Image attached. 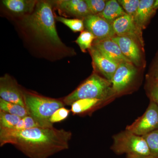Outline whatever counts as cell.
<instances>
[{
  "instance_id": "15",
  "label": "cell",
  "mask_w": 158,
  "mask_h": 158,
  "mask_svg": "<svg viewBox=\"0 0 158 158\" xmlns=\"http://www.w3.org/2000/svg\"><path fill=\"white\" fill-rule=\"evenodd\" d=\"M154 0H140V4L134 20L138 28L142 31L146 27L152 17L155 14L154 8Z\"/></svg>"
},
{
  "instance_id": "30",
  "label": "cell",
  "mask_w": 158,
  "mask_h": 158,
  "mask_svg": "<svg viewBox=\"0 0 158 158\" xmlns=\"http://www.w3.org/2000/svg\"><path fill=\"white\" fill-rule=\"evenodd\" d=\"M126 158H156L151 156H144L138 155H127Z\"/></svg>"
},
{
  "instance_id": "32",
  "label": "cell",
  "mask_w": 158,
  "mask_h": 158,
  "mask_svg": "<svg viewBox=\"0 0 158 158\" xmlns=\"http://www.w3.org/2000/svg\"><path fill=\"white\" fill-rule=\"evenodd\" d=\"M148 79H149L150 80H151V81H152L154 83L155 85H156V86L158 88V81H155V80H152V79L149 78H148Z\"/></svg>"
},
{
  "instance_id": "11",
  "label": "cell",
  "mask_w": 158,
  "mask_h": 158,
  "mask_svg": "<svg viewBox=\"0 0 158 158\" xmlns=\"http://www.w3.org/2000/svg\"><path fill=\"white\" fill-rule=\"evenodd\" d=\"M112 39L120 48L124 56L135 65L139 66L141 62L140 44L135 38L127 36H115Z\"/></svg>"
},
{
  "instance_id": "17",
  "label": "cell",
  "mask_w": 158,
  "mask_h": 158,
  "mask_svg": "<svg viewBox=\"0 0 158 158\" xmlns=\"http://www.w3.org/2000/svg\"><path fill=\"white\" fill-rule=\"evenodd\" d=\"M104 102L99 99H82L75 102L72 104L70 111L73 115H84L99 108Z\"/></svg>"
},
{
  "instance_id": "25",
  "label": "cell",
  "mask_w": 158,
  "mask_h": 158,
  "mask_svg": "<svg viewBox=\"0 0 158 158\" xmlns=\"http://www.w3.org/2000/svg\"><path fill=\"white\" fill-rule=\"evenodd\" d=\"M38 127L40 126L34 118L29 115H27L21 118L18 124L11 129L16 131H22Z\"/></svg>"
},
{
  "instance_id": "2",
  "label": "cell",
  "mask_w": 158,
  "mask_h": 158,
  "mask_svg": "<svg viewBox=\"0 0 158 158\" xmlns=\"http://www.w3.org/2000/svg\"><path fill=\"white\" fill-rule=\"evenodd\" d=\"M23 23L25 26L32 30L40 39L53 45H62L56 29L55 17L49 2L37 3L34 12L27 16Z\"/></svg>"
},
{
  "instance_id": "28",
  "label": "cell",
  "mask_w": 158,
  "mask_h": 158,
  "mask_svg": "<svg viewBox=\"0 0 158 158\" xmlns=\"http://www.w3.org/2000/svg\"><path fill=\"white\" fill-rule=\"evenodd\" d=\"M147 89L150 100L155 102L158 106V88L149 79H148Z\"/></svg>"
},
{
  "instance_id": "9",
  "label": "cell",
  "mask_w": 158,
  "mask_h": 158,
  "mask_svg": "<svg viewBox=\"0 0 158 158\" xmlns=\"http://www.w3.org/2000/svg\"><path fill=\"white\" fill-rule=\"evenodd\" d=\"M0 98L25 107L23 90L9 75H5L0 78Z\"/></svg>"
},
{
  "instance_id": "20",
  "label": "cell",
  "mask_w": 158,
  "mask_h": 158,
  "mask_svg": "<svg viewBox=\"0 0 158 158\" xmlns=\"http://www.w3.org/2000/svg\"><path fill=\"white\" fill-rule=\"evenodd\" d=\"M95 37L93 34L88 31H82L75 42L78 45L82 52H85L93 45Z\"/></svg>"
},
{
  "instance_id": "26",
  "label": "cell",
  "mask_w": 158,
  "mask_h": 158,
  "mask_svg": "<svg viewBox=\"0 0 158 158\" xmlns=\"http://www.w3.org/2000/svg\"><path fill=\"white\" fill-rule=\"evenodd\" d=\"M91 15H99L105 9L107 1L104 0H85Z\"/></svg>"
},
{
  "instance_id": "29",
  "label": "cell",
  "mask_w": 158,
  "mask_h": 158,
  "mask_svg": "<svg viewBox=\"0 0 158 158\" xmlns=\"http://www.w3.org/2000/svg\"><path fill=\"white\" fill-rule=\"evenodd\" d=\"M148 78L158 81V54L153 62Z\"/></svg>"
},
{
  "instance_id": "1",
  "label": "cell",
  "mask_w": 158,
  "mask_h": 158,
  "mask_svg": "<svg viewBox=\"0 0 158 158\" xmlns=\"http://www.w3.org/2000/svg\"><path fill=\"white\" fill-rule=\"evenodd\" d=\"M70 131L51 127L16 131L0 129V146L11 144L29 158H49L69 148Z\"/></svg>"
},
{
  "instance_id": "6",
  "label": "cell",
  "mask_w": 158,
  "mask_h": 158,
  "mask_svg": "<svg viewBox=\"0 0 158 158\" xmlns=\"http://www.w3.org/2000/svg\"><path fill=\"white\" fill-rule=\"evenodd\" d=\"M158 129V106L151 101L144 114L138 117L126 130L138 136H143Z\"/></svg>"
},
{
  "instance_id": "16",
  "label": "cell",
  "mask_w": 158,
  "mask_h": 158,
  "mask_svg": "<svg viewBox=\"0 0 158 158\" xmlns=\"http://www.w3.org/2000/svg\"><path fill=\"white\" fill-rule=\"evenodd\" d=\"M2 3L10 12L17 15L31 13L37 4V1L33 0H3Z\"/></svg>"
},
{
  "instance_id": "8",
  "label": "cell",
  "mask_w": 158,
  "mask_h": 158,
  "mask_svg": "<svg viewBox=\"0 0 158 158\" xmlns=\"http://www.w3.org/2000/svg\"><path fill=\"white\" fill-rule=\"evenodd\" d=\"M83 20L85 27L93 34L94 40L112 38L116 36L112 23L98 15H90Z\"/></svg>"
},
{
  "instance_id": "31",
  "label": "cell",
  "mask_w": 158,
  "mask_h": 158,
  "mask_svg": "<svg viewBox=\"0 0 158 158\" xmlns=\"http://www.w3.org/2000/svg\"><path fill=\"white\" fill-rule=\"evenodd\" d=\"M154 8L156 10L158 9V0L155 1L154 4Z\"/></svg>"
},
{
  "instance_id": "27",
  "label": "cell",
  "mask_w": 158,
  "mask_h": 158,
  "mask_svg": "<svg viewBox=\"0 0 158 158\" xmlns=\"http://www.w3.org/2000/svg\"><path fill=\"white\" fill-rule=\"evenodd\" d=\"M70 110L65 107L61 108L56 111L51 116L50 122L52 124L64 121L68 118L70 113Z\"/></svg>"
},
{
  "instance_id": "5",
  "label": "cell",
  "mask_w": 158,
  "mask_h": 158,
  "mask_svg": "<svg viewBox=\"0 0 158 158\" xmlns=\"http://www.w3.org/2000/svg\"><path fill=\"white\" fill-rule=\"evenodd\" d=\"M111 149L117 155L150 156L147 143L142 137L125 130L113 136Z\"/></svg>"
},
{
  "instance_id": "4",
  "label": "cell",
  "mask_w": 158,
  "mask_h": 158,
  "mask_svg": "<svg viewBox=\"0 0 158 158\" xmlns=\"http://www.w3.org/2000/svg\"><path fill=\"white\" fill-rule=\"evenodd\" d=\"M25 108L28 114L41 127H53L51 116L60 108L65 106L63 100L50 98L37 94L23 91Z\"/></svg>"
},
{
  "instance_id": "3",
  "label": "cell",
  "mask_w": 158,
  "mask_h": 158,
  "mask_svg": "<svg viewBox=\"0 0 158 158\" xmlns=\"http://www.w3.org/2000/svg\"><path fill=\"white\" fill-rule=\"evenodd\" d=\"M114 97L111 82L94 73L62 100L65 105L71 106L82 99L96 98L106 102Z\"/></svg>"
},
{
  "instance_id": "22",
  "label": "cell",
  "mask_w": 158,
  "mask_h": 158,
  "mask_svg": "<svg viewBox=\"0 0 158 158\" xmlns=\"http://www.w3.org/2000/svg\"><path fill=\"white\" fill-rule=\"evenodd\" d=\"M21 118L19 116L0 111V129H13Z\"/></svg>"
},
{
  "instance_id": "12",
  "label": "cell",
  "mask_w": 158,
  "mask_h": 158,
  "mask_svg": "<svg viewBox=\"0 0 158 158\" xmlns=\"http://www.w3.org/2000/svg\"><path fill=\"white\" fill-rule=\"evenodd\" d=\"M89 51L96 70L111 82L119 64L109 59L93 46Z\"/></svg>"
},
{
  "instance_id": "10",
  "label": "cell",
  "mask_w": 158,
  "mask_h": 158,
  "mask_svg": "<svg viewBox=\"0 0 158 158\" xmlns=\"http://www.w3.org/2000/svg\"><path fill=\"white\" fill-rule=\"evenodd\" d=\"M115 35L135 38L143 46L142 31L136 24L134 18L127 14L118 18L112 23Z\"/></svg>"
},
{
  "instance_id": "21",
  "label": "cell",
  "mask_w": 158,
  "mask_h": 158,
  "mask_svg": "<svg viewBox=\"0 0 158 158\" xmlns=\"http://www.w3.org/2000/svg\"><path fill=\"white\" fill-rule=\"evenodd\" d=\"M142 137L147 143L150 156L158 158V129Z\"/></svg>"
},
{
  "instance_id": "24",
  "label": "cell",
  "mask_w": 158,
  "mask_h": 158,
  "mask_svg": "<svg viewBox=\"0 0 158 158\" xmlns=\"http://www.w3.org/2000/svg\"><path fill=\"white\" fill-rule=\"evenodd\" d=\"M118 2L126 13L134 18L139 7L140 0H119Z\"/></svg>"
},
{
  "instance_id": "23",
  "label": "cell",
  "mask_w": 158,
  "mask_h": 158,
  "mask_svg": "<svg viewBox=\"0 0 158 158\" xmlns=\"http://www.w3.org/2000/svg\"><path fill=\"white\" fill-rule=\"evenodd\" d=\"M56 19L74 32H82L85 29L84 20L81 19H68L59 16H56Z\"/></svg>"
},
{
  "instance_id": "13",
  "label": "cell",
  "mask_w": 158,
  "mask_h": 158,
  "mask_svg": "<svg viewBox=\"0 0 158 158\" xmlns=\"http://www.w3.org/2000/svg\"><path fill=\"white\" fill-rule=\"evenodd\" d=\"M60 11L79 18L85 19L91 15L88 5L83 0H60L54 2Z\"/></svg>"
},
{
  "instance_id": "18",
  "label": "cell",
  "mask_w": 158,
  "mask_h": 158,
  "mask_svg": "<svg viewBox=\"0 0 158 158\" xmlns=\"http://www.w3.org/2000/svg\"><path fill=\"white\" fill-rule=\"evenodd\" d=\"M127 14L118 1L110 0L107 1L106 7L100 16L112 23L118 18Z\"/></svg>"
},
{
  "instance_id": "14",
  "label": "cell",
  "mask_w": 158,
  "mask_h": 158,
  "mask_svg": "<svg viewBox=\"0 0 158 158\" xmlns=\"http://www.w3.org/2000/svg\"><path fill=\"white\" fill-rule=\"evenodd\" d=\"M92 46L106 56L118 64L123 62H131L124 56L119 47L112 38L94 40Z\"/></svg>"
},
{
  "instance_id": "7",
  "label": "cell",
  "mask_w": 158,
  "mask_h": 158,
  "mask_svg": "<svg viewBox=\"0 0 158 158\" xmlns=\"http://www.w3.org/2000/svg\"><path fill=\"white\" fill-rule=\"evenodd\" d=\"M137 69L130 62L120 63L111 81L112 90L116 96L125 91L135 79Z\"/></svg>"
},
{
  "instance_id": "19",
  "label": "cell",
  "mask_w": 158,
  "mask_h": 158,
  "mask_svg": "<svg viewBox=\"0 0 158 158\" xmlns=\"http://www.w3.org/2000/svg\"><path fill=\"white\" fill-rule=\"evenodd\" d=\"M0 111L23 118L28 115L27 109L21 105L5 101L0 98Z\"/></svg>"
}]
</instances>
